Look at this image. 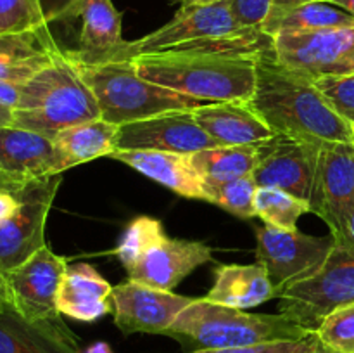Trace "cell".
Segmentation results:
<instances>
[{
    "instance_id": "6da1fadb",
    "label": "cell",
    "mask_w": 354,
    "mask_h": 353,
    "mask_svg": "<svg viewBox=\"0 0 354 353\" xmlns=\"http://www.w3.org/2000/svg\"><path fill=\"white\" fill-rule=\"evenodd\" d=\"M273 134L297 141L354 142V125L327 102L315 80L263 55L256 68V90L249 100Z\"/></svg>"
},
{
    "instance_id": "7a4b0ae2",
    "label": "cell",
    "mask_w": 354,
    "mask_h": 353,
    "mask_svg": "<svg viewBox=\"0 0 354 353\" xmlns=\"http://www.w3.org/2000/svg\"><path fill=\"white\" fill-rule=\"evenodd\" d=\"M263 57V55H261ZM259 55L175 47L135 55L138 75L173 92L206 100H251Z\"/></svg>"
},
{
    "instance_id": "3957f363",
    "label": "cell",
    "mask_w": 354,
    "mask_h": 353,
    "mask_svg": "<svg viewBox=\"0 0 354 353\" xmlns=\"http://www.w3.org/2000/svg\"><path fill=\"white\" fill-rule=\"evenodd\" d=\"M99 118L92 90L61 51L52 64L23 83L12 125L54 138L66 128Z\"/></svg>"
},
{
    "instance_id": "277c9868",
    "label": "cell",
    "mask_w": 354,
    "mask_h": 353,
    "mask_svg": "<svg viewBox=\"0 0 354 353\" xmlns=\"http://www.w3.org/2000/svg\"><path fill=\"white\" fill-rule=\"evenodd\" d=\"M315 332H308L282 314H249L206 298H196L166 332L183 345H194L196 350L237 348L282 339L297 341Z\"/></svg>"
},
{
    "instance_id": "5b68a950",
    "label": "cell",
    "mask_w": 354,
    "mask_h": 353,
    "mask_svg": "<svg viewBox=\"0 0 354 353\" xmlns=\"http://www.w3.org/2000/svg\"><path fill=\"white\" fill-rule=\"evenodd\" d=\"M69 61L92 90L99 104L100 118L109 123L127 125L156 114L194 109L207 104L206 100L173 92L145 80L144 76L138 75L133 59L99 62V64H85L73 59Z\"/></svg>"
},
{
    "instance_id": "8992f818",
    "label": "cell",
    "mask_w": 354,
    "mask_h": 353,
    "mask_svg": "<svg viewBox=\"0 0 354 353\" xmlns=\"http://www.w3.org/2000/svg\"><path fill=\"white\" fill-rule=\"evenodd\" d=\"M116 256L128 279L173 291L194 270L213 262V249L206 242L169 237L158 218L137 217L124 228Z\"/></svg>"
},
{
    "instance_id": "52a82bcc",
    "label": "cell",
    "mask_w": 354,
    "mask_h": 353,
    "mask_svg": "<svg viewBox=\"0 0 354 353\" xmlns=\"http://www.w3.org/2000/svg\"><path fill=\"white\" fill-rule=\"evenodd\" d=\"M279 300V314L315 332L332 310L354 303V256L335 246L317 273L283 287Z\"/></svg>"
},
{
    "instance_id": "ba28073f",
    "label": "cell",
    "mask_w": 354,
    "mask_h": 353,
    "mask_svg": "<svg viewBox=\"0 0 354 353\" xmlns=\"http://www.w3.org/2000/svg\"><path fill=\"white\" fill-rule=\"evenodd\" d=\"M335 248L334 235L324 237L272 225L256 227V260L268 272L277 291L317 273Z\"/></svg>"
},
{
    "instance_id": "9c48e42d",
    "label": "cell",
    "mask_w": 354,
    "mask_h": 353,
    "mask_svg": "<svg viewBox=\"0 0 354 353\" xmlns=\"http://www.w3.org/2000/svg\"><path fill=\"white\" fill-rule=\"evenodd\" d=\"M61 183L62 173L31 180L14 189V194L19 197V210L0 225V270L3 273L47 246L45 225Z\"/></svg>"
},
{
    "instance_id": "30bf717a",
    "label": "cell",
    "mask_w": 354,
    "mask_h": 353,
    "mask_svg": "<svg viewBox=\"0 0 354 353\" xmlns=\"http://www.w3.org/2000/svg\"><path fill=\"white\" fill-rule=\"evenodd\" d=\"M280 64L318 80L354 73V26L273 37Z\"/></svg>"
},
{
    "instance_id": "8fae6325",
    "label": "cell",
    "mask_w": 354,
    "mask_h": 353,
    "mask_svg": "<svg viewBox=\"0 0 354 353\" xmlns=\"http://www.w3.org/2000/svg\"><path fill=\"white\" fill-rule=\"evenodd\" d=\"M354 204V142H324L318 152L310 213L337 235Z\"/></svg>"
},
{
    "instance_id": "7c38bea8",
    "label": "cell",
    "mask_w": 354,
    "mask_h": 353,
    "mask_svg": "<svg viewBox=\"0 0 354 353\" xmlns=\"http://www.w3.org/2000/svg\"><path fill=\"white\" fill-rule=\"evenodd\" d=\"M66 269L68 260L44 246L26 262L6 272L10 303L30 320L62 317L57 310V293Z\"/></svg>"
},
{
    "instance_id": "4fadbf2b",
    "label": "cell",
    "mask_w": 354,
    "mask_h": 353,
    "mask_svg": "<svg viewBox=\"0 0 354 353\" xmlns=\"http://www.w3.org/2000/svg\"><path fill=\"white\" fill-rule=\"evenodd\" d=\"M194 300L196 298L182 296L131 279L114 286L111 294L114 324L123 334H166L176 317Z\"/></svg>"
},
{
    "instance_id": "5bb4252c",
    "label": "cell",
    "mask_w": 354,
    "mask_h": 353,
    "mask_svg": "<svg viewBox=\"0 0 354 353\" xmlns=\"http://www.w3.org/2000/svg\"><path fill=\"white\" fill-rule=\"evenodd\" d=\"M211 147H218L216 141L201 128L192 109L169 111L120 125L116 135V151H168L194 154Z\"/></svg>"
},
{
    "instance_id": "9a60e30c",
    "label": "cell",
    "mask_w": 354,
    "mask_h": 353,
    "mask_svg": "<svg viewBox=\"0 0 354 353\" xmlns=\"http://www.w3.org/2000/svg\"><path fill=\"white\" fill-rule=\"evenodd\" d=\"M322 144L275 134L258 144L259 161L252 172L258 187H277L310 203Z\"/></svg>"
},
{
    "instance_id": "2e32d148",
    "label": "cell",
    "mask_w": 354,
    "mask_h": 353,
    "mask_svg": "<svg viewBox=\"0 0 354 353\" xmlns=\"http://www.w3.org/2000/svg\"><path fill=\"white\" fill-rule=\"evenodd\" d=\"M242 30L244 28L235 23L227 0H220L209 6H187L180 7L175 17L161 28L138 40L130 42L128 51L133 59L135 55L168 51L209 38L227 37Z\"/></svg>"
},
{
    "instance_id": "e0dca14e",
    "label": "cell",
    "mask_w": 354,
    "mask_h": 353,
    "mask_svg": "<svg viewBox=\"0 0 354 353\" xmlns=\"http://www.w3.org/2000/svg\"><path fill=\"white\" fill-rule=\"evenodd\" d=\"M0 170L16 183L66 172L54 138L19 127H0Z\"/></svg>"
},
{
    "instance_id": "ac0fdd59",
    "label": "cell",
    "mask_w": 354,
    "mask_h": 353,
    "mask_svg": "<svg viewBox=\"0 0 354 353\" xmlns=\"http://www.w3.org/2000/svg\"><path fill=\"white\" fill-rule=\"evenodd\" d=\"M78 338L62 317L30 320L10 301L0 305V353H80Z\"/></svg>"
},
{
    "instance_id": "d6986e66",
    "label": "cell",
    "mask_w": 354,
    "mask_h": 353,
    "mask_svg": "<svg viewBox=\"0 0 354 353\" xmlns=\"http://www.w3.org/2000/svg\"><path fill=\"white\" fill-rule=\"evenodd\" d=\"M82 17L80 47L64 51L69 59L85 64L131 59L127 42L121 35V14L113 0H83L78 9Z\"/></svg>"
},
{
    "instance_id": "ffe728a7",
    "label": "cell",
    "mask_w": 354,
    "mask_h": 353,
    "mask_svg": "<svg viewBox=\"0 0 354 353\" xmlns=\"http://www.w3.org/2000/svg\"><path fill=\"white\" fill-rule=\"evenodd\" d=\"M192 114L218 145H254L275 135L248 100L207 102Z\"/></svg>"
},
{
    "instance_id": "44dd1931",
    "label": "cell",
    "mask_w": 354,
    "mask_h": 353,
    "mask_svg": "<svg viewBox=\"0 0 354 353\" xmlns=\"http://www.w3.org/2000/svg\"><path fill=\"white\" fill-rule=\"evenodd\" d=\"M109 158L124 163L142 175L189 199H204V180L192 154L168 151H114Z\"/></svg>"
},
{
    "instance_id": "7402d4cb",
    "label": "cell",
    "mask_w": 354,
    "mask_h": 353,
    "mask_svg": "<svg viewBox=\"0 0 354 353\" xmlns=\"http://www.w3.org/2000/svg\"><path fill=\"white\" fill-rule=\"evenodd\" d=\"M113 287L88 263L68 265L57 293L61 315L82 322H95L113 311Z\"/></svg>"
},
{
    "instance_id": "603a6c76",
    "label": "cell",
    "mask_w": 354,
    "mask_h": 353,
    "mask_svg": "<svg viewBox=\"0 0 354 353\" xmlns=\"http://www.w3.org/2000/svg\"><path fill=\"white\" fill-rule=\"evenodd\" d=\"M61 48L48 26L0 37V82L26 83L54 62Z\"/></svg>"
},
{
    "instance_id": "cb8c5ba5",
    "label": "cell",
    "mask_w": 354,
    "mask_h": 353,
    "mask_svg": "<svg viewBox=\"0 0 354 353\" xmlns=\"http://www.w3.org/2000/svg\"><path fill=\"white\" fill-rule=\"evenodd\" d=\"M279 298L268 272L261 263L251 265H220L214 270L213 287L206 300L225 307L248 310Z\"/></svg>"
},
{
    "instance_id": "d4e9b609",
    "label": "cell",
    "mask_w": 354,
    "mask_h": 353,
    "mask_svg": "<svg viewBox=\"0 0 354 353\" xmlns=\"http://www.w3.org/2000/svg\"><path fill=\"white\" fill-rule=\"evenodd\" d=\"M118 130L120 125L99 118L59 132L54 137V144L66 170L113 154L116 151Z\"/></svg>"
},
{
    "instance_id": "484cf974",
    "label": "cell",
    "mask_w": 354,
    "mask_h": 353,
    "mask_svg": "<svg viewBox=\"0 0 354 353\" xmlns=\"http://www.w3.org/2000/svg\"><path fill=\"white\" fill-rule=\"evenodd\" d=\"M344 26H354L351 14L330 2H310L283 12H272L261 30L270 37H277L280 33H304Z\"/></svg>"
},
{
    "instance_id": "4316f807",
    "label": "cell",
    "mask_w": 354,
    "mask_h": 353,
    "mask_svg": "<svg viewBox=\"0 0 354 353\" xmlns=\"http://www.w3.org/2000/svg\"><path fill=\"white\" fill-rule=\"evenodd\" d=\"M192 161L204 183H220L252 175L259 161L258 144L218 145L192 154Z\"/></svg>"
},
{
    "instance_id": "83f0119b",
    "label": "cell",
    "mask_w": 354,
    "mask_h": 353,
    "mask_svg": "<svg viewBox=\"0 0 354 353\" xmlns=\"http://www.w3.org/2000/svg\"><path fill=\"white\" fill-rule=\"evenodd\" d=\"M254 208L256 217L261 218L266 225L283 230H296L297 220L304 213H310V203L306 199L277 187H258Z\"/></svg>"
},
{
    "instance_id": "f1b7e54d",
    "label": "cell",
    "mask_w": 354,
    "mask_h": 353,
    "mask_svg": "<svg viewBox=\"0 0 354 353\" xmlns=\"http://www.w3.org/2000/svg\"><path fill=\"white\" fill-rule=\"evenodd\" d=\"M256 190L258 185L252 175L228 180V182L204 183V201L223 208L235 217L249 220L256 217Z\"/></svg>"
},
{
    "instance_id": "f546056e",
    "label": "cell",
    "mask_w": 354,
    "mask_h": 353,
    "mask_svg": "<svg viewBox=\"0 0 354 353\" xmlns=\"http://www.w3.org/2000/svg\"><path fill=\"white\" fill-rule=\"evenodd\" d=\"M318 341L335 353H354V303L332 310L315 331Z\"/></svg>"
},
{
    "instance_id": "4dcf8cb0",
    "label": "cell",
    "mask_w": 354,
    "mask_h": 353,
    "mask_svg": "<svg viewBox=\"0 0 354 353\" xmlns=\"http://www.w3.org/2000/svg\"><path fill=\"white\" fill-rule=\"evenodd\" d=\"M47 26L37 0H0V37Z\"/></svg>"
},
{
    "instance_id": "1f68e13d",
    "label": "cell",
    "mask_w": 354,
    "mask_h": 353,
    "mask_svg": "<svg viewBox=\"0 0 354 353\" xmlns=\"http://www.w3.org/2000/svg\"><path fill=\"white\" fill-rule=\"evenodd\" d=\"M315 85L335 113L354 125V73L318 78L315 80Z\"/></svg>"
},
{
    "instance_id": "d6a6232c",
    "label": "cell",
    "mask_w": 354,
    "mask_h": 353,
    "mask_svg": "<svg viewBox=\"0 0 354 353\" xmlns=\"http://www.w3.org/2000/svg\"><path fill=\"white\" fill-rule=\"evenodd\" d=\"M317 345V336L311 334L304 339H282V341H266L256 345L237 346V348L220 350H192L189 353H308Z\"/></svg>"
},
{
    "instance_id": "836d02e7",
    "label": "cell",
    "mask_w": 354,
    "mask_h": 353,
    "mask_svg": "<svg viewBox=\"0 0 354 353\" xmlns=\"http://www.w3.org/2000/svg\"><path fill=\"white\" fill-rule=\"evenodd\" d=\"M235 23L244 30H261L273 10V0H227Z\"/></svg>"
},
{
    "instance_id": "e575fe53",
    "label": "cell",
    "mask_w": 354,
    "mask_h": 353,
    "mask_svg": "<svg viewBox=\"0 0 354 353\" xmlns=\"http://www.w3.org/2000/svg\"><path fill=\"white\" fill-rule=\"evenodd\" d=\"M83 0H37L44 23L52 24L78 17V9Z\"/></svg>"
},
{
    "instance_id": "d590c367",
    "label": "cell",
    "mask_w": 354,
    "mask_h": 353,
    "mask_svg": "<svg viewBox=\"0 0 354 353\" xmlns=\"http://www.w3.org/2000/svg\"><path fill=\"white\" fill-rule=\"evenodd\" d=\"M334 239L337 248L344 249V251L354 256V204L348 217H346L344 224H342V228L339 230L337 235H334Z\"/></svg>"
},
{
    "instance_id": "8d00e7d4",
    "label": "cell",
    "mask_w": 354,
    "mask_h": 353,
    "mask_svg": "<svg viewBox=\"0 0 354 353\" xmlns=\"http://www.w3.org/2000/svg\"><path fill=\"white\" fill-rule=\"evenodd\" d=\"M19 197L16 194L0 189V225H3L16 215V211L19 210Z\"/></svg>"
},
{
    "instance_id": "74e56055",
    "label": "cell",
    "mask_w": 354,
    "mask_h": 353,
    "mask_svg": "<svg viewBox=\"0 0 354 353\" xmlns=\"http://www.w3.org/2000/svg\"><path fill=\"white\" fill-rule=\"evenodd\" d=\"M21 90H23V83L0 82V104L14 111L19 104Z\"/></svg>"
},
{
    "instance_id": "f35d334b",
    "label": "cell",
    "mask_w": 354,
    "mask_h": 353,
    "mask_svg": "<svg viewBox=\"0 0 354 353\" xmlns=\"http://www.w3.org/2000/svg\"><path fill=\"white\" fill-rule=\"evenodd\" d=\"M310 2H328V0H273V10L272 12H283V10L294 9L297 6Z\"/></svg>"
},
{
    "instance_id": "ab89813d",
    "label": "cell",
    "mask_w": 354,
    "mask_h": 353,
    "mask_svg": "<svg viewBox=\"0 0 354 353\" xmlns=\"http://www.w3.org/2000/svg\"><path fill=\"white\" fill-rule=\"evenodd\" d=\"M14 123V111L0 104V127H10Z\"/></svg>"
},
{
    "instance_id": "60d3db41",
    "label": "cell",
    "mask_w": 354,
    "mask_h": 353,
    "mask_svg": "<svg viewBox=\"0 0 354 353\" xmlns=\"http://www.w3.org/2000/svg\"><path fill=\"white\" fill-rule=\"evenodd\" d=\"M19 185H23V183H16L14 180H10L9 176L6 175V173L0 170V189L3 190H10V192H14V189H17Z\"/></svg>"
},
{
    "instance_id": "b9f144b4",
    "label": "cell",
    "mask_w": 354,
    "mask_h": 353,
    "mask_svg": "<svg viewBox=\"0 0 354 353\" xmlns=\"http://www.w3.org/2000/svg\"><path fill=\"white\" fill-rule=\"evenodd\" d=\"M80 353H113V350H111V346L107 345V343L99 341V343H95V345L88 346V348L83 350V352H80Z\"/></svg>"
},
{
    "instance_id": "7bdbcfd3",
    "label": "cell",
    "mask_w": 354,
    "mask_h": 353,
    "mask_svg": "<svg viewBox=\"0 0 354 353\" xmlns=\"http://www.w3.org/2000/svg\"><path fill=\"white\" fill-rule=\"evenodd\" d=\"M9 300V291H7V282H6V273L0 270V305L7 303Z\"/></svg>"
},
{
    "instance_id": "ee69618b",
    "label": "cell",
    "mask_w": 354,
    "mask_h": 353,
    "mask_svg": "<svg viewBox=\"0 0 354 353\" xmlns=\"http://www.w3.org/2000/svg\"><path fill=\"white\" fill-rule=\"evenodd\" d=\"M328 2L341 7V9H344L346 12H349L354 17V0H328Z\"/></svg>"
},
{
    "instance_id": "f6af8a7d",
    "label": "cell",
    "mask_w": 354,
    "mask_h": 353,
    "mask_svg": "<svg viewBox=\"0 0 354 353\" xmlns=\"http://www.w3.org/2000/svg\"><path fill=\"white\" fill-rule=\"evenodd\" d=\"M176 3H180V7L187 6H209V3H216L220 0H175Z\"/></svg>"
},
{
    "instance_id": "bcb514c9",
    "label": "cell",
    "mask_w": 354,
    "mask_h": 353,
    "mask_svg": "<svg viewBox=\"0 0 354 353\" xmlns=\"http://www.w3.org/2000/svg\"><path fill=\"white\" fill-rule=\"evenodd\" d=\"M315 353H335V352H332V350L325 348V346L322 345V343L317 339V348H315Z\"/></svg>"
},
{
    "instance_id": "7dc6e473",
    "label": "cell",
    "mask_w": 354,
    "mask_h": 353,
    "mask_svg": "<svg viewBox=\"0 0 354 353\" xmlns=\"http://www.w3.org/2000/svg\"><path fill=\"white\" fill-rule=\"evenodd\" d=\"M315 348H317V345H315ZM315 348H313V350H311V352H308V353H315Z\"/></svg>"
}]
</instances>
